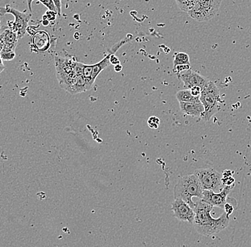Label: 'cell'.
<instances>
[{
    "label": "cell",
    "mask_w": 251,
    "mask_h": 247,
    "mask_svg": "<svg viewBox=\"0 0 251 247\" xmlns=\"http://www.w3.org/2000/svg\"><path fill=\"white\" fill-rule=\"evenodd\" d=\"M213 207L203 199L196 201L194 207L195 220L193 225L198 233L206 237L224 230L230 223V217L225 212L219 218H213L211 216Z\"/></svg>",
    "instance_id": "6da1fadb"
},
{
    "label": "cell",
    "mask_w": 251,
    "mask_h": 247,
    "mask_svg": "<svg viewBox=\"0 0 251 247\" xmlns=\"http://www.w3.org/2000/svg\"><path fill=\"white\" fill-rule=\"evenodd\" d=\"M174 198L180 199L188 203L194 209L196 202L193 201V197L202 199L203 197V190L199 179L195 174L184 176L178 180L174 189Z\"/></svg>",
    "instance_id": "7a4b0ae2"
},
{
    "label": "cell",
    "mask_w": 251,
    "mask_h": 247,
    "mask_svg": "<svg viewBox=\"0 0 251 247\" xmlns=\"http://www.w3.org/2000/svg\"><path fill=\"white\" fill-rule=\"evenodd\" d=\"M76 62L77 61L72 55L55 56L56 78L61 87L64 90L70 89L77 76Z\"/></svg>",
    "instance_id": "3957f363"
},
{
    "label": "cell",
    "mask_w": 251,
    "mask_h": 247,
    "mask_svg": "<svg viewBox=\"0 0 251 247\" xmlns=\"http://www.w3.org/2000/svg\"><path fill=\"white\" fill-rule=\"evenodd\" d=\"M200 100L205 108V111L201 117L205 122L209 121L212 116L219 112L221 109V104L224 103L219 88L210 80L203 87Z\"/></svg>",
    "instance_id": "277c9868"
},
{
    "label": "cell",
    "mask_w": 251,
    "mask_h": 247,
    "mask_svg": "<svg viewBox=\"0 0 251 247\" xmlns=\"http://www.w3.org/2000/svg\"><path fill=\"white\" fill-rule=\"evenodd\" d=\"M221 1L222 0H196L188 15L197 22L208 21L217 14Z\"/></svg>",
    "instance_id": "5b68a950"
},
{
    "label": "cell",
    "mask_w": 251,
    "mask_h": 247,
    "mask_svg": "<svg viewBox=\"0 0 251 247\" xmlns=\"http://www.w3.org/2000/svg\"><path fill=\"white\" fill-rule=\"evenodd\" d=\"M194 174L199 179L203 190H210L214 192H220L222 190L223 175L213 168L197 169Z\"/></svg>",
    "instance_id": "8992f818"
},
{
    "label": "cell",
    "mask_w": 251,
    "mask_h": 247,
    "mask_svg": "<svg viewBox=\"0 0 251 247\" xmlns=\"http://www.w3.org/2000/svg\"><path fill=\"white\" fill-rule=\"evenodd\" d=\"M1 13L2 15L5 14H12L15 17V21L12 23V27L10 28L17 32L18 39L23 37L26 34L28 23L30 20L31 15L20 12L9 5L6 6L5 8H1Z\"/></svg>",
    "instance_id": "52a82bcc"
},
{
    "label": "cell",
    "mask_w": 251,
    "mask_h": 247,
    "mask_svg": "<svg viewBox=\"0 0 251 247\" xmlns=\"http://www.w3.org/2000/svg\"><path fill=\"white\" fill-rule=\"evenodd\" d=\"M172 209L174 212V217L177 220L194 224L195 212L186 201L180 199H176L172 203Z\"/></svg>",
    "instance_id": "ba28073f"
},
{
    "label": "cell",
    "mask_w": 251,
    "mask_h": 247,
    "mask_svg": "<svg viewBox=\"0 0 251 247\" xmlns=\"http://www.w3.org/2000/svg\"><path fill=\"white\" fill-rule=\"evenodd\" d=\"M233 188H234V186L225 187L220 192H214L210 190H203V197L202 199L205 202L211 204L213 207L224 209L225 204L227 203V195L230 193Z\"/></svg>",
    "instance_id": "9c48e42d"
},
{
    "label": "cell",
    "mask_w": 251,
    "mask_h": 247,
    "mask_svg": "<svg viewBox=\"0 0 251 247\" xmlns=\"http://www.w3.org/2000/svg\"><path fill=\"white\" fill-rule=\"evenodd\" d=\"M177 76L183 82L185 86L188 89H191L194 86H200L202 89H203L205 84L209 82V80L203 77V75L198 73V72L191 70V69L181 72Z\"/></svg>",
    "instance_id": "30bf717a"
},
{
    "label": "cell",
    "mask_w": 251,
    "mask_h": 247,
    "mask_svg": "<svg viewBox=\"0 0 251 247\" xmlns=\"http://www.w3.org/2000/svg\"><path fill=\"white\" fill-rule=\"evenodd\" d=\"M1 53H15L18 36L13 29H6L1 34Z\"/></svg>",
    "instance_id": "8fae6325"
},
{
    "label": "cell",
    "mask_w": 251,
    "mask_h": 247,
    "mask_svg": "<svg viewBox=\"0 0 251 247\" xmlns=\"http://www.w3.org/2000/svg\"><path fill=\"white\" fill-rule=\"evenodd\" d=\"M179 105L182 112L194 117L201 116L205 111V108L201 102H179Z\"/></svg>",
    "instance_id": "7c38bea8"
},
{
    "label": "cell",
    "mask_w": 251,
    "mask_h": 247,
    "mask_svg": "<svg viewBox=\"0 0 251 247\" xmlns=\"http://www.w3.org/2000/svg\"><path fill=\"white\" fill-rule=\"evenodd\" d=\"M34 49L38 51H45L50 47V37L45 31H38L32 39Z\"/></svg>",
    "instance_id": "4fadbf2b"
},
{
    "label": "cell",
    "mask_w": 251,
    "mask_h": 247,
    "mask_svg": "<svg viewBox=\"0 0 251 247\" xmlns=\"http://www.w3.org/2000/svg\"><path fill=\"white\" fill-rule=\"evenodd\" d=\"M176 97L179 102H195V103L201 102L200 97L193 96L190 89L178 91L176 94Z\"/></svg>",
    "instance_id": "5bb4252c"
},
{
    "label": "cell",
    "mask_w": 251,
    "mask_h": 247,
    "mask_svg": "<svg viewBox=\"0 0 251 247\" xmlns=\"http://www.w3.org/2000/svg\"><path fill=\"white\" fill-rule=\"evenodd\" d=\"M110 57H111V55H106L104 58L97 64H93V71H92V78L94 81H95L96 79L97 78V77L99 76L100 73H101V71L104 70L109 64H111L110 62Z\"/></svg>",
    "instance_id": "9a60e30c"
},
{
    "label": "cell",
    "mask_w": 251,
    "mask_h": 247,
    "mask_svg": "<svg viewBox=\"0 0 251 247\" xmlns=\"http://www.w3.org/2000/svg\"><path fill=\"white\" fill-rule=\"evenodd\" d=\"M186 64H191L188 55L185 53H176L174 56V67Z\"/></svg>",
    "instance_id": "2e32d148"
},
{
    "label": "cell",
    "mask_w": 251,
    "mask_h": 247,
    "mask_svg": "<svg viewBox=\"0 0 251 247\" xmlns=\"http://www.w3.org/2000/svg\"><path fill=\"white\" fill-rule=\"evenodd\" d=\"M33 1H34V0H27L28 7H29V10L31 12H32L31 4H32ZM38 1H40L41 3H42V4H43L44 5L49 9V10L57 14V9H56V6H55L53 0H38Z\"/></svg>",
    "instance_id": "e0dca14e"
},
{
    "label": "cell",
    "mask_w": 251,
    "mask_h": 247,
    "mask_svg": "<svg viewBox=\"0 0 251 247\" xmlns=\"http://www.w3.org/2000/svg\"><path fill=\"white\" fill-rule=\"evenodd\" d=\"M223 188L225 187H231L235 186V179L232 176V172L230 170H226L222 174Z\"/></svg>",
    "instance_id": "ac0fdd59"
},
{
    "label": "cell",
    "mask_w": 251,
    "mask_h": 247,
    "mask_svg": "<svg viewBox=\"0 0 251 247\" xmlns=\"http://www.w3.org/2000/svg\"><path fill=\"white\" fill-rule=\"evenodd\" d=\"M177 5L183 12H188L196 4V0H176Z\"/></svg>",
    "instance_id": "d6986e66"
},
{
    "label": "cell",
    "mask_w": 251,
    "mask_h": 247,
    "mask_svg": "<svg viewBox=\"0 0 251 247\" xmlns=\"http://www.w3.org/2000/svg\"><path fill=\"white\" fill-rule=\"evenodd\" d=\"M148 125L151 129L156 130L160 125V119L157 116H151L148 120Z\"/></svg>",
    "instance_id": "ffe728a7"
},
{
    "label": "cell",
    "mask_w": 251,
    "mask_h": 247,
    "mask_svg": "<svg viewBox=\"0 0 251 247\" xmlns=\"http://www.w3.org/2000/svg\"><path fill=\"white\" fill-rule=\"evenodd\" d=\"M188 70H191V64L177 66V67H174L173 71H174V73L177 74V75H178L181 73V72Z\"/></svg>",
    "instance_id": "44dd1931"
},
{
    "label": "cell",
    "mask_w": 251,
    "mask_h": 247,
    "mask_svg": "<svg viewBox=\"0 0 251 247\" xmlns=\"http://www.w3.org/2000/svg\"><path fill=\"white\" fill-rule=\"evenodd\" d=\"M190 90H191V94H192L193 96L200 97L203 89L200 87V86H194V87L190 89Z\"/></svg>",
    "instance_id": "7402d4cb"
},
{
    "label": "cell",
    "mask_w": 251,
    "mask_h": 247,
    "mask_svg": "<svg viewBox=\"0 0 251 247\" xmlns=\"http://www.w3.org/2000/svg\"><path fill=\"white\" fill-rule=\"evenodd\" d=\"M224 209L227 215H230L233 213V211H234V207L232 205V204L227 202L226 204H225V207H224Z\"/></svg>",
    "instance_id": "603a6c76"
},
{
    "label": "cell",
    "mask_w": 251,
    "mask_h": 247,
    "mask_svg": "<svg viewBox=\"0 0 251 247\" xmlns=\"http://www.w3.org/2000/svg\"><path fill=\"white\" fill-rule=\"evenodd\" d=\"M56 9H57L58 15H62V1L61 0H53Z\"/></svg>",
    "instance_id": "cb8c5ba5"
},
{
    "label": "cell",
    "mask_w": 251,
    "mask_h": 247,
    "mask_svg": "<svg viewBox=\"0 0 251 247\" xmlns=\"http://www.w3.org/2000/svg\"><path fill=\"white\" fill-rule=\"evenodd\" d=\"M110 62L113 65L116 66L118 64H120V60L119 58L116 56L115 55H111V57H110Z\"/></svg>",
    "instance_id": "d4e9b609"
},
{
    "label": "cell",
    "mask_w": 251,
    "mask_h": 247,
    "mask_svg": "<svg viewBox=\"0 0 251 247\" xmlns=\"http://www.w3.org/2000/svg\"><path fill=\"white\" fill-rule=\"evenodd\" d=\"M114 70H115L116 72H120L122 70V66L121 64H118V65H116L114 67Z\"/></svg>",
    "instance_id": "484cf974"
}]
</instances>
